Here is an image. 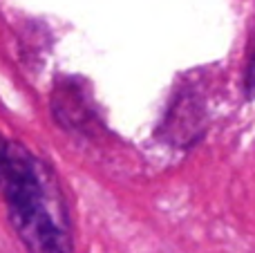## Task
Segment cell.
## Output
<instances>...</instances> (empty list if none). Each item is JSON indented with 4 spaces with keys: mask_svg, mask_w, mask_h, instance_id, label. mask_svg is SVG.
<instances>
[{
    "mask_svg": "<svg viewBox=\"0 0 255 253\" xmlns=\"http://www.w3.org/2000/svg\"><path fill=\"white\" fill-rule=\"evenodd\" d=\"M247 90H249V94L255 99V54H253V58H251L249 72H247Z\"/></svg>",
    "mask_w": 255,
    "mask_h": 253,
    "instance_id": "obj_2",
    "label": "cell"
},
{
    "mask_svg": "<svg viewBox=\"0 0 255 253\" xmlns=\"http://www.w3.org/2000/svg\"><path fill=\"white\" fill-rule=\"evenodd\" d=\"M0 193L9 222L29 253H72L65 200L47 166L0 137Z\"/></svg>",
    "mask_w": 255,
    "mask_h": 253,
    "instance_id": "obj_1",
    "label": "cell"
}]
</instances>
